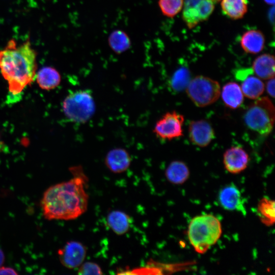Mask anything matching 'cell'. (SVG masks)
<instances>
[{
    "mask_svg": "<svg viewBox=\"0 0 275 275\" xmlns=\"http://www.w3.org/2000/svg\"><path fill=\"white\" fill-rule=\"evenodd\" d=\"M73 178L50 186L44 193L41 207L48 220H72L87 210L89 196L86 188L88 181L80 166L70 168Z\"/></svg>",
    "mask_w": 275,
    "mask_h": 275,
    "instance_id": "cell-1",
    "label": "cell"
},
{
    "mask_svg": "<svg viewBox=\"0 0 275 275\" xmlns=\"http://www.w3.org/2000/svg\"><path fill=\"white\" fill-rule=\"evenodd\" d=\"M36 58L29 40L18 45L11 39L0 50V71L12 94H19L35 79Z\"/></svg>",
    "mask_w": 275,
    "mask_h": 275,
    "instance_id": "cell-2",
    "label": "cell"
},
{
    "mask_svg": "<svg viewBox=\"0 0 275 275\" xmlns=\"http://www.w3.org/2000/svg\"><path fill=\"white\" fill-rule=\"evenodd\" d=\"M222 232L219 219L209 214L194 217L189 224L187 235L195 250L203 254L216 243Z\"/></svg>",
    "mask_w": 275,
    "mask_h": 275,
    "instance_id": "cell-3",
    "label": "cell"
},
{
    "mask_svg": "<svg viewBox=\"0 0 275 275\" xmlns=\"http://www.w3.org/2000/svg\"><path fill=\"white\" fill-rule=\"evenodd\" d=\"M275 117L274 107L269 98H258L250 104L243 115V121L251 130L266 136L272 131Z\"/></svg>",
    "mask_w": 275,
    "mask_h": 275,
    "instance_id": "cell-4",
    "label": "cell"
},
{
    "mask_svg": "<svg viewBox=\"0 0 275 275\" xmlns=\"http://www.w3.org/2000/svg\"><path fill=\"white\" fill-rule=\"evenodd\" d=\"M62 108L66 117L71 121L85 123L95 113V102L90 91L79 90L70 93L63 101Z\"/></svg>",
    "mask_w": 275,
    "mask_h": 275,
    "instance_id": "cell-5",
    "label": "cell"
},
{
    "mask_svg": "<svg viewBox=\"0 0 275 275\" xmlns=\"http://www.w3.org/2000/svg\"><path fill=\"white\" fill-rule=\"evenodd\" d=\"M186 92L192 102L198 107H205L215 102L221 95V87L216 80L198 75L191 79Z\"/></svg>",
    "mask_w": 275,
    "mask_h": 275,
    "instance_id": "cell-6",
    "label": "cell"
},
{
    "mask_svg": "<svg viewBox=\"0 0 275 275\" xmlns=\"http://www.w3.org/2000/svg\"><path fill=\"white\" fill-rule=\"evenodd\" d=\"M216 0H185L182 19L189 29L206 20L213 13Z\"/></svg>",
    "mask_w": 275,
    "mask_h": 275,
    "instance_id": "cell-7",
    "label": "cell"
},
{
    "mask_svg": "<svg viewBox=\"0 0 275 275\" xmlns=\"http://www.w3.org/2000/svg\"><path fill=\"white\" fill-rule=\"evenodd\" d=\"M184 118L182 115L175 111L164 114L156 122L153 132L161 140H171L183 136Z\"/></svg>",
    "mask_w": 275,
    "mask_h": 275,
    "instance_id": "cell-8",
    "label": "cell"
},
{
    "mask_svg": "<svg viewBox=\"0 0 275 275\" xmlns=\"http://www.w3.org/2000/svg\"><path fill=\"white\" fill-rule=\"evenodd\" d=\"M62 264L67 268H78L84 261L87 255L85 246L80 242L70 241L58 252Z\"/></svg>",
    "mask_w": 275,
    "mask_h": 275,
    "instance_id": "cell-9",
    "label": "cell"
},
{
    "mask_svg": "<svg viewBox=\"0 0 275 275\" xmlns=\"http://www.w3.org/2000/svg\"><path fill=\"white\" fill-rule=\"evenodd\" d=\"M188 134L190 142L200 147L209 145L215 137L212 125L205 120L191 121L189 124Z\"/></svg>",
    "mask_w": 275,
    "mask_h": 275,
    "instance_id": "cell-10",
    "label": "cell"
},
{
    "mask_svg": "<svg viewBox=\"0 0 275 275\" xmlns=\"http://www.w3.org/2000/svg\"><path fill=\"white\" fill-rule=\"evenodd\" d=\"M249 156L241 147L233 146L228 149L223 155V163L225 169L230 173L238 174L247 167Z\"/></svg>",
    "mask_w": 275,
    "mask_h": 275,
    "instance_id": "cell-11",
    "label": "cell"
},
{
    "mask_svg": "<svg viewBox=\"0 0 275 275\" xmlns=\"http://www.w3.org/2000/svg\"><path fill=\"white\" fill-rule=\"evenodd\" d=\"M218 201L225 209L245 213L241 194L234 184L227 185L221 189L218 194Z\"/></svg>",
    "mask_w": 275,
    "mask_h": 275,
    "instance_id": "cell-12",
    "label": "cell"
},
{
    "mask_svg": "<svg viewBox=\"0 0 275 275\" xmlns=\"http://www.w3.org/2000/svg\"><path fill=\"white\" fill-rule=\"evenodd\" d=\"M131 156L128 152L122 148L110 150L106 154L104 163L112 173L120 174L125 172L130 167Z\"/></svg>",
    "mask_w": 275,
    "mask_h": 275,
    "instance_id": "cell-13",
    "label": "cell"
},
{
    "mask_svg": "<svg viewBox=\"0 0 275 275\" xmlns=\"http://www.w3.org/2000/svg\"><path fill=\"white\" fill-rule=\"evenodd\" d=\"M265 43V39L262 32L255 29L244 32L240 40L242 49L251 54L260 52L264 49Z\"/></svg>",
    "mask_w": 275,
    "mask_h": 275,
    "instance_id": "cell-14",
    "label": "cell"
},
{
    "mask_svg": "<svg viewBox=\"0 0 275 275\" xmlns=\"http://www.w3.org/2000/svg\"><path fill=\"white\" fill-rule=\"evenodd\" d=\"M274 57L269 53L257 57L252 65L253 73L261 79H269L274 77Z\"/></svg>",
    "mask_w": 275,
    "mask_h": 275,
    "instance_id": "cell-15",
    "label": "cell"
},
{
    "mask_svg": "<svg viewBox=\"0 0 275 275\" xmlns=\"http://www.w3.org/2000/svg\"><path fill=\"white\" fill-rule=\"evenodd\" d=\"M221 92L224 103L229 108H237L243 102L244 95L240 86L235 82L225 84Z\"/></svg>",
    "mask_w": 275,
    "mask_h": 275,
    "instance_id": "cell-16",
    "label": "cell"
},
{
    "mask_svg": "<svg viewBox=\"0 0 275 275\" xmlns=\"http://www.w3.org/2000/svg\"><path fill=\"white\" fill-rule=\"evenodd\" d=\"M106 223L109 228L117 235H122L126 233L130 227L131 220L125 212L115 210L107 215Z\"/></svg>",
    "mask_w": 275,
    "mask_h": 275,
    "instance_id": "cell-17",
    "label": "cell"
},
{
    "mask_svg": "<svg viewBox=\"0 0 275 275\" xmlns=\"http://www.w3.org/2000/svg\"><path fill=\"white\" fill-rule=\"evenodd\" d=\"M189 174V170L187 165L180 160L172 161L165 171L167 180L174 184H183L188 179Z\"/></svg>",
    "mask_w": 275,
    "mask_h": 275,
    "instance_id": "cell-18",
    "label": "cell"
},
{
    "mask_svg": "<svg viewBox=\"0 0 275 275\" xmlns=\"http://www.w3.org/2000/svg\"><path fill=\"white\" fill-rule=\"evenodd\" d=\"M223 13L229 18L237 20L244 17L248 10V0H217Z\"/></svg>",
    "mask_w": 275,
    "mask_h": 275,
    "instance_id": "cell-19",
    "label": "cell"
},
{
    "mask_svg": "<svg viewBox=\"0 0 275 275\" xmlns=\"http://www.w3.org/2000/svg\"><path fill=\"white\" fill-rule=\"evenodd\" d=\"M35 78L41 88L47 90L55 88L61 81L60 73L51 67L41 68L36 73Z\"/></svg>",
    "mask_w": 275,
    "mask_h": 275,
    "instance_id": "cell-20",
    "label": "cell"
},
{
    "mask_svg": "<svg viewBox=\"0 0 275 275\" xmlns=\"http://www.w3.org/2000/svg\"><path fill=\"white\" fill-rule=\"evenodd\" d=\"M250 74L241 81V89L243 95L251 99H256L263 93L265 85L260 78Z\"/></svg>",
    "mask_w": 275,
    "mask_h": 275,
    "instance_id": "cell-21",
    "label": "cell"
},
{
    "mask_svg": "<svg viewBox=\"0 0 275 275\" xmlns=\"http://www.w3.org/2000/svg\"><path fill=\"white\" fill-rule=\"evenodd\" d=\"M274 201L268 198H263L259 202L258 214L261 222L266 226H271L274 223Z\"/></svg>",
    "mask_w": 275,
    "mask_h": 275,
    "instance_id": "cell-22",
    "label": "cell"
},
{
    "mask_svg": "<svg viewBox=\"0 0 275 275\" xmlns=\"http://www.w3.org/2000/svg\"><path fill=\"white\" fill-rule=\"evenodd\" d=\"M109 46L117 53L127 50L130 46L131 42L127 34L121 30H115L109 36Z\"/></svg>",
    "mask_w": 275,
    "mask_h": 275,
    "instance_id": "cell-23",
    "label": "cell"
},
{
    "mask_svg": "<svg viewBox=\"0 0 275 275\" xmlns=\"http://www.w3.org/2000/svg\"><path fill=\"white\" fill-rule=\"evenodd\" d=\"M191 80L190 73L185 67H181L177 70L172 76L169 86L175 92H180L186 89Z\"/></svg>",
    "mask_w": 275,
    "mask_h": 275,
    "instance_id": "cell-24",
    "label": "cell"
},
{
    "mask_svg": "<svg viewBox=\"0 0 275 275\" xmlns=\"http://www.w3.org/2000/svg\"><path fill=\"white\" fill-rule=\"evenodd\" d=\"M184 0H158V4L162 14L174 17L182 9Z\"/></svg>",
    "mask_w": 275,
    "mask_h": 275,
    "instance_id": "cell-25",
    "label": "cell"
},
{
    "mask_svg": "<svg viewBox=\"0 0 275 275\" xmlns=\"http://www.w3.org/2000/svg\"><path fill=\"white\" fill-rule=\"evenodd\" d=\"M78 273L79 274H102L100 266L93 262H83L79 267Z\"/></svg>",
    "mask_w": 275,
    "mask_h": 275,
    "instance_id": "cell-26",
    "label": "cell"
},
{
    "mask_svg": "<svg viewBox=\"0 0 275 275\" xmlns=\"http://www.w3.org/2000/svg\"><path fill=\"white\" fill-rule=\"evenodd\" d=\"M268 94L272 98L274 97V78L272 77L268 79L266 85L265 86V88Z\"/></svg>",
    "mask_w": 275,
    "mask_h": 275,
    "instance_id": "cell-27",
    "label": "cell"
},
{
    "mask_svg": "<svg viewBox=\"0 0 275 275\" xmlns=\"http://www.w3.org/2000/svg\"><path fill=\"white\" fill-rule=\"evenodd\" d=\"M18 273L12 268L0 266V274H17Z\"/></svg>",
    "mask_w": 275,
    "mask_h": 275,
    "instance_id": "cell-28",
    "label": "cell"
},
{
    "mask_svg": "<svg viewBox=\"0 0 275 275\" xmlns=\"http://www.w3.org/2000/svg\"><path fill=\"white\" fill-rule=\"evenodd\" d=\"M5 255L3 251L0 249V266H2V265L3 264L5 261Z\"/></svg>",
    "mask_w": 275,
    "mask_h": 275,
    "instance_id": "cell-29",
    "label": "cell"
},
{
    "mask_svg": "<svg viewBox=\"0 0 275 275\" xmlns=\"http://www.w3.org/2000/svg\"><path fill=\"white\" fill-rule=\"evenodd\" d=\"M264 1L268 4H274V0H264Z\"/></svg>",
    "mask_w": 275,
    "mask_h": 275,
    "instance_id": "cell-30",
    "label": "cell"
}]
</instances>
